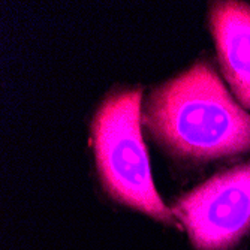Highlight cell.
I'll list each match as a JSON object with an SVG mask.
<instances>
[{
	"label": "cell",
	"mask_w": 250,
	"mask_h": 250,
	"mask_svg": "<svg viewBox=\"0 0 250 250\" xmlns=\"http://www.w3.org/2000/svg\"><path fill=\"white\" fill-rule=\"evenodd\" d=\"M144 123L180 159L204 162L250 153V112L207 62L154 87L144 105Z\"/></svg>",
	"instance_id": "1"
},
{
	"label": "cell",
	"mask_w": 250,
	"mask_h": 250,
	"mask_svg": "<svg viewBox=\"0 0 250 250\" xmlns=\"http://www.w3.org/2000/svg\"><path fill=\"white\" fill-rule=\"evenodd\" d=\"M141 90L111 93L92 122V147L105 192L123 206L171 223L172 211L157 193L141 132Z\"/></svg>",
	"instance_id": "2"
},
{
	"label": "cell",
	"mask_w": 250,
	"mask_h": 250,
	"mask_svg": "<svg viewBox=\"0 0 250 250\" xmlns=\"http://www.w3.org/2000/svg\"><path fill=\"white\" fill-rule=\"evenodd\" d=\"M198 250H228L250 231V164L225 169L180 196L171 210Z\"/></svg>",
	"instance_id": "3"
},
{
	"label": "cell",
	"mask_w": 250,
	"mask_h": 250,
	"mask_svg": "<svg viewBox=\"0 0 250 250\" xmlns=\"http://www.w3.org/2000/svg\"><path fill=\"white\" fill-rule=\"evenodd\" d=\"M210 30L222 74L238 104L250 112V5L229 0L213 3Z\"/></svg>",
	"instance_id": "4"
}]
</instances>
